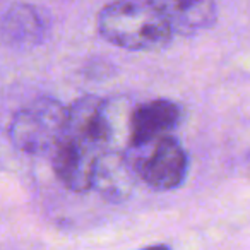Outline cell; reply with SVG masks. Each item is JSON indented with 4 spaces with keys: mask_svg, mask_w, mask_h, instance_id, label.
Returning a JSON list of instances; mask_svg holds the SVG:
<instances>
[{
    "mask_svg": "<svg viewBox=\"0 0 250 250\" xmlns=\"http://www.w3.org/2000/svg\"><path fill=\"white\" fill-rule=\"evenodd\" d=\"M98 33L108 43L130 52L167 48L175 33L151 0H115L96 18Z\"/></svg>",
    "mask_w": 250,
    "mask_h": 250,
    "instance_id": "6da1fadb",
    "label": "cell"
},
{
    "mask_svg": "<svg viewBox=\"0 0 250 250\" xmlns=\"http://www.w3.org/2000/svg\"><path fill=\"white\" fill-rule=\"evenodd\" d=\"M67 106L52 96H40L19 108L9 124V139L21 153L52 154L63 137Z\"/></svg>",
    "mask_w": 250,
    "mask_h": 250,
    "instance_id": "7a4b0ae2",
    "label": "cell"
},
{
    "mask_svg": "<svg viewBox=\"0 0 250 250\" xmlns=\"http://www.w3.org/2000/svg\"><path fill=\"white\" fill-rule=\"evenodd\" d=\"M139 178L156 192L175 190L188 171V154L175 137L167 136L147 146L130 149Z\"/></svg>",
    "mask_w": 250,
    "mask_h": 250,
    "instance_id": "3957f363",
    "label": "cell"
},
{
    "mask_svg": "<svg viewBox=\"0 0 250 250\" xmlns=\"http://www.w3.org/2000/svg\"><path fill=\"white\" fill-rule=\"evenodd\" d=\"M100 154V151L89 144L63 134L50 156L53 171L63 187L72 192H87L93 188V177Z\"/></svg>",
    "mask_w": 250,
    "mask_h": 250,
    "instance_id": "277c9868",
    "label": "cell"
},
{
    "mask_svg": "<svg viewBox=\"0 0 250 250\" xmlns=\"http://www.w3.org/2000/svg\"><path fill=\"white\" fill-rule=\"evenodd\" d=\"M139 173L132 158L124 149H108L100 154L93 177V190L111 204H122L132 195Z\"/></svg>",
    "mask_w": 250,
    "mask_h": 250,
    "instance_id": "5b68a950",
    "label": "cell"
},
{
    "mask_svg": "<svg viewBox=\"0 0 250 250\" xmlns=\"http://www.w3.org/2000/svg\"><path fill=\"white\" fill-rule=\"evenodd\" d=\"M180 104L167 98H156L137 104L130 115L129 149H137L170 136L171 130L180 124Z\"/></svg>",
    "mask_w": 250,
    "mask_h": 250,
    "instance_id": "8992f818",
    "label": "cell"
},
{
    "mask_svg": "<svg viewBox=\"0 0 250 250\" xmlns=\"http://www.w3.org/2000/svg\"><path fill=\"white\" fill-rule=\"evenodd\" d=\"M165 16L175 35L192 36L212 28L218 21L214 0H151Z\"/></svg>",
    "mask_w": 250,
    "mask_h": 250,
    "instance_id": "52a82bcc",
    "label": "cell"
},
{
    "mask_svg": "<svg viewBox=\"0 0 250 250\" xmlns=\"http://www.w3.org/2000/svg\"><path fill=\"white\" fill-rule=\"evenodd\" d=\"M46 35V21L36 5L16 2L5 11L2 36L12 50H31L42 45Z\"/></svg>",
    "mask_w": 250,
    "mask_h": 250,
    "instance_id": "ba28073f",
    "label": "cell"
},
{
    "mask_svg": "<svg viewBox=\"0 0 250 250\" xmlns=\"http://www.w3.org/2000/svg\"><path fill=\"white\" fill-rule=\"evenodd\" d=\"M143 250H171L168 245H163V243H160V245H151V247H146V249Z\"/></svg>",
    "mask_w": 250,
    "mask_h": 250,
    "instance_id": "9c48e42d",
    "label": "cell"
}]
</instances>
